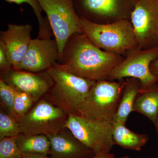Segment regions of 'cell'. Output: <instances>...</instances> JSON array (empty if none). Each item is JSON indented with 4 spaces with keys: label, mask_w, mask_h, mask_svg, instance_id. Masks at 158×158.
Segmentation results:
<instances>
[{
    "label": "cell",
    "mask_w": 158,
    "mask_h": 158,
    "mask_svg": "<svg viewBox=\"0 0 158 158\" xmlns=\"http://www.w3.org/2000/svg\"><path fill=\"white\" fill-rule=\"evenodd\" d=\"M124 58L99 48L82 33L69 38L58 63L78 76L97 81L107 80L113 69Z\"/></svg>",
    "instance_id": "1"
},
{
    "label": "cell",
    "mask_w": 158,
    "mask_h": 158,
    "mask_svg": "<svg viewBox=\"0 0 158 158\" xmlns=\"http://www.w3.org/2000/svg\"><path fill=\"white\" fill-rule=\"evenodd\" d=\"M46 72L54 82L50 91L46 94L48 100L68 114H77L78 109L96 81L72 73L58 62Z\"/></svg>",
    "instance_id": "2"
},
{
    "label": "cell",
    "mask_w": 158,
    "mask_h": 158,
    "mask_svg": "<svg viewBox=\"0 0 158 158\" xmlns=\"http://www.w3.org/2000/svg\"><path fill=\"white\" fill-rule=\"evenodd\" d=\"M83 33L94 45L110 53L125 56L138 47L129 20L101 24L80 17Z\"/></svg>",
    "instance_id": "3"
},
{
    "label": "cell",
    "mask_w": 158,
    "mask_h": 158,
    "mask_svg": "<svg viewBox=\"0 0 158 158\" xmlns=\"http://www.w3.org/2000/svg\"><path fill=\"white\" fill-rule=\"evenodd\" d=\"M124 80H101L95 82L76 115L113 123L121 100Z\"/></svg>",
    "instance_id": "4"
},
{
    "label": "cell",
    "mask_w": 158,
    "mask_h": 158,
    "mask_svg": "<svg viewBox=\"0 0 158 158\" xmlns=\"http://www.w3.org/2000/svg\"><path fill=\"white\" fill-rule=\"evenodd\" d=\"M65 127L94 155L111 152L115 145L113 123L69 114Z\"/></svg>",
    "instance_id": "5"
},
{
    "label": "cell",
    "mask_w": 158,
    "mask_h": 158,
    "mask_svg": "<svg viewBox=\"0 0 158 158\" xmlns=\"http://www.w3.org/2000/svg\"><path fill=\"white\" fill-rule=\"evenodd\" d=\"M45 12L59 48V59L73 35L83 33L73 0H37Z\"/></svg>",
    "instance_id": "6"
},
{
    "label": "cell",
    "mask_w": 158,
    "mask_h": 158,
    "mask_svg": "<svg viewBox=\"0 0 158 158\" xmlns=\"http://www.w3.org/2000/svg\"><path fill=\"white\" fill-rule=\"evenodd\" d=\"M68 116V113L61 108L42 99L17 121L21 134L47 136L64 130Z\"/></svg>",
    "instance_id": "7"
},
{
    "label": "cell",
    "mask_w": 158,
    "mask_h": 158,
    "mask_svg": "<svg viewBox=\"0 0 158 158\" xmlns=\"http://www.w3.org/2000/svg\"><path fill=\"white\" fill-rule=\"evenodd\" d=\"M158 59V47L149 49L137 47L113 69L107 80L121 81L125 78H135L141 82L140 91L152 88L158 81L151 72L150 65Z\"/></svg>",
    "instance_id": "8"
},
{
    "label": "cell",
    "mask_w": 158,
    "mask_h": 158,
    "mask_svg": "<svg viewBox=\"0 0 158 158\" xmlns=\"http://www.w3.org/2000/svg\"><path fill=\"white\" fill-rule=\"evenodd\" d=\"M138 0H73L80 16L96 23L105 24L129 20Z\"/></svg>",
    "instance_id": "9"
},
{
    "label": "cell",
    "mask_w": 158,
    "mask_h": 158,
    "mask_svg": "<svg viewBox=\"0 0 158 158\" xmlns=\"http://www.w3.org/2000/svg\"><path fill=\"white\" fill-rule=\"evenodd\" d=\"M131 21L139 48L158 47V0H138Z\"/></svg>",
    "instance_id": "10"
},
{
    "label": "cell",
    "mask_w": 158,
    "mask_h": 158,
    "mask_svg": "<svg viewBox=\"0 0 158 158\" xmlns=\"http://www.w3.org/2000/svg\"><path fill=\"white\" fill-rule=\"evenodd\" d=\"M59 48L56 39H32L22 61L14 70L32 73L45 71L52 65L58 62Z\"/></svg>",
    "instance_id": "11"
},
{
    "label": "cell",
    "mask_w": 158,
    "mask_h": 158,
    "mask_svg": "<svg viewBox=\"0 0 158 158\" xmlns=\"http://www.w3.org/2000/svg\"><path fill=\"white\" fill-rule=\"evenodd\" d=\"M34 73L11 69L2 73L4 78L1 79L16 90L27 94L36 102L48 92L54 82L46 71L40 74Z\"/></svg>",
    "instance_id": "12"
},
{
    "label": "cell",
    "mask_w": 158,
    "mask_h": 158,
    "mask_svg": "<svg viewBox=\"0 0 158 158\" xmlns=\"http://www.w3.org/2000/svg\"><path fill=\"white\" fill-rule=\"evenodd\" d=\"M32 27L29 24H9L6 31L0 32V39L5 43L9 59L15 69L22 61L31 41Z\"/></svg>",
    "instance_id": "13"
},
{
    "label": "cell",
    "mask_w": 158,
    "mask_h": 158,
    "mask_svg": "<svg viewBox=\"0 0 158 158\" xmlns=\"http://www.w3.org/2000/svg\"><path fill=\"white\" fill-rule=\"evenodd\" d=\"M47 136L50 142V154L52 158H85L94 155L71 132L69 134L63 130Z\"/></svg>",
    "instance_id": "14"
},
{
    "label": "cell",
    "mask_w": 158,
    "mask_h": 158,
    "mask_svg": "<svg viewBox=\"0 0 158 158\" xmlns=\"http://www.w3.org/2000/svg\"><path fill=\"white\" fill-rule=\"evenodd\" d=\"M113 127L114 143L123 149L140 151L148 141L149 137L147 135L134 132L125 125L114 121Z\"/></svg>",
    "instance_id": "15"
},
{
    "label": "cell",
    "mask_w": 158,
    "mask_h": 158,
    "mask_svg": "<svg viewBox=\"0 0 158 158\" xmlns=\"http://www.w3.org/2000/svg\"><path fill=\"white\" fill-rule=\"evenodd\" d=\"M140 89L141 82L138 79L129 78L124 80V86L115 122L126 125L130 113L133 112L134 104Z\"/></svg>",
    "instance_id": "16"
},
{
    "label": "cell",
    "mask_w": 158,
    "mask_h": 158,
    "mask_svg": "<svg viewBox=\"0 0 158 158\" xmlns=\"http://www.w3.org/2000/svg\"><path fill=\"white\" fill-rule=\"evenodd\" d=\"M133 111L144 115L155 124L158 114V83L152 88L139 92Z\"/></svg>",
    "instance_id": "17"
},
{
    "label": "cell",
    "mask_w": 158,
    "mask_h": 158,
    "mask_svg": "<svg viewBox=\"0 0 158 158\" xmlns=\"http://www.w3.org/2000/svg\"><path fill=\"white\" fill-rule=\"evenodd\" d=\"M16 144L23 155H47L50 152V142L44 135H19Z\"/></svg>",
    "instance_id": "18"
},
{
    "label": "cell",
    "mask_w": 158,
    "mask_h": 158,
    "mask_svg": "<svg viewBox=\"0 0 158 158\" xmlns=\"http://www.w3.org/2000/svg\"><path fill=\"white\" fill-rule=\"evenodd\" d=\"M5 1L10 3H15L18 5L24 3L29 4L34 10L39 23V34L37 37L40 38H51L53 32L51 28L50 25L48 18L46 19L43 17L42 12L43 10L37 0H5Z\"/></svg>",
    "instance_id": "19"
},
{
    "label": "cell",
    "mask_w": 158,
    "mask_h": 158,
    "mask_svg": "<svg viewBox=\"0 0 158 158\" xmlns=\"http://www.w3.org/2000/svg\"><path fill=\"white\" fill-rule=\"evenodd\" d=\"M16 90L11 115L17 120L28 112L33 103V99L27 94Z\"/></svg>",
    "instance_id": "20"
},
{
    "label": "cell",
    "mask_w": 158,
    "mask_h": 158,
    "mask_svg": "<svg viewBox=\"0 0 158 158\" xmlns=\"http://www.w3.org/2000/svg\"><path fill=\"white\" fill-rule=\"evenodd\" d=\"M18 122L13 116L0 113V139L17 137L20 134Z\"/></svg>",
    "instance_id": "21"
},
{
    "label": "cell",
    "mask_w": 158,
    "mask_h": 158,
    "mask_svg": "<svg viewBox=\"0 0 158 158\" xmlns=\"http://www.w3.org/2000/svg\"><path fill=\"white\" fill-rule=\"evenodd\" d=\"M17 137L0 139V158H22L23 154L16 144Z\"/></svg>",
    "instance_id": "22"
},
{
    "label": "cell",
    "mask_w": 158,
    "mask_h": 158,
    "mask_svg": "<svg viewBox=\"0 0 158 158\" xmlns=\"http://www.w3.org/2000/svg\"><path fill=\"white\" fill-rule=\"evenodd\" d=\"M16 94L15 88L0 80V97L1 101L5 107L7 108L10 113H12V108Z\"/></svg>",
    "instance_id": "23"
},
{
    "label": "cell",
    "mask_w": 158,
    "mask_h": 158,
    "mask_svg": "<svg viewBox=\"0 0 158 158\" xmlns=\"http://www.w3.org/2000/svg\"><path fill=\"white\" fill-rule=\"evenodd\" d=\"M12 65L9 59L5 43L0 39V69L2 73L12 69Z\"/></svg>",
    "instance_id": "24"
},
{
    "label": "cell",
    "mask_w": 158,
    "mask_h": 158,
    "mask_svg": "<svg viewBox=\"0 0 158 158\" xmlns=\"http://www.w3.org/2000/svg\"><path fill=\"white\" fill-rule=\"evenodd\" d=\"M150 70L153 75L154 76L158 81V59L153 61L151 63Z\"/></svg>",
    "instance_id": "25"
},
{
    "label": "cell",
    "mask_w": 158,
    "mask_h": 158,
    "mask_svg": "<svg viewBox=\"0 0 158 158\" xmlns=\"http://www.w3.org/2000/svg\"><path fill=\"white\" fill-rule=\"evenodd\" d=\"M85 158H116L115 155L113 153H102Z\"/></svg>",
    "instance_id": "26"
},
{
    "label": "cell",
    "mask_w": 158,
    "mask_h": 158,
    "mask_svg": "<svg viewBox=\"0 0 158 158\" xmlns=\"http://www.w3.org/2000/svg\"><path fill=\"white\" fill-rule=\"evenodd\" d=\"M22 158H52L43 155H23Z\"/></svg>",
    "instance_id": "27"
},
{
    "label": "cell",
    "mask_w": 158,
    "mask_h": 158,
    "mask_svg": "<svg viewBox=\"0 0 158 158\" xmlns=\"http://www.w3.org/2000/svg\"><path fill=\"white\" fill-rule=\"evenodd\" d=\"M155 126L156 130L157 132V134H158V114L157 117L156 121Z\"/></svg>",
    "instance_id": "28"
},
{
    "label": "cell",
    "mask_w": 158,
    "mask_h": 158,
    "mask_svg": "<svg viewBox=\"0 0 158 158\" xmlns=\"http://www.w3.org/2000/svg\"><path fill=\"white\" fill-rule=\"evenodd\" d=\"M118 158H132L131 157L129 156H122Z\"/></svg>",
    "instance_id": "29"
}]
</instances>
